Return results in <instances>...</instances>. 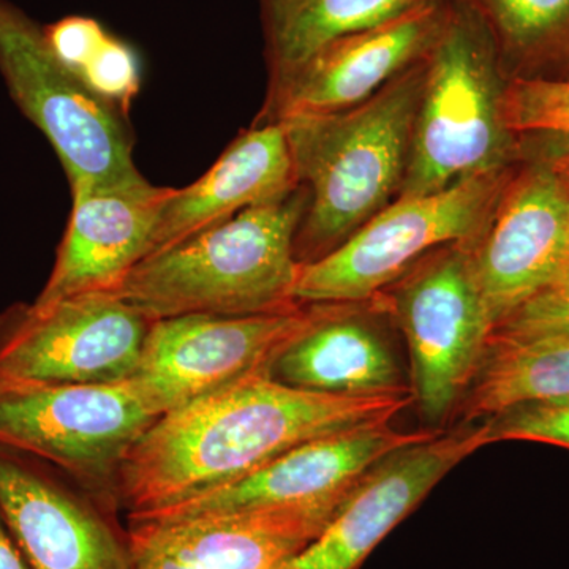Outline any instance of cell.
I'll return each mask as SVG.
<instances>
[{
  "instance_id": "e0dca14e",
  "label": "cell",
  "mask_w": 569,
  "mask_h": 569,
  "mask_svg": "<svg viewBox=\"0 0 569 569\" xmlns=\"http://www.w3.org/2000/svg\"><path fill=\"white\" fill-rule=\"evenodd\" d=\"M317 306L312 323L277 356L269 376L287 387L321 395H411L381 328L383 309L377 298Z\"/></svg>"
},
{
  "instance_id": "9c48e42d",
  "label": "cell",
  "mask_w": 569,
  "mask_h": 569,
  "mask_svg": "<svg viewBox=\"0 0 569 569\" xmlns=\"http://www.w3.org/2000/svg\"><path fill=\"white\" fill-rule=\"evenodd\" d=\"M376 298L406 337L413 403L427 425H441L462 403L493 331L471 241L433 250Z\"/></svg>"
},
{
  "instance_id": "603a6c76",
  "label": "cell",
  "mask_w": 569,
  "mask_h": 569,
  "mask_svg": "<svg viewBox=\"0 0 569 569\" xmlns=\"http://www.w3.org/2000/svg\"><path fill=\"white\" fill-rule=\"evenodd\" d=\"M52 52L97 96L126 107L140 89L134 52L92 18L69 17L43 28Z\"/></svg>"
},
{
  "instance_id": "ba28073f",
  "label": "cell",
  "mask_w": 569,
  "mask_h": 569,
  "mask_svg": "<svg viewBox=\"0 0 569 569\" xmlns=\"http://www.w3.org/2000/svg\"><path fill=\"white\" fill-rule=\"evenodd\" d=\"M377 419L313 438L253 473L173 507L129 516V520H192L250 516L290 523L316 539L356 486L397 449L441 430H406Z\"/></svg>"
},
{
  "instance_id": "5bb4252c",
  "label": "cell",
  "mask_w": 569,
  "mask_h": 569,
  "mask_svg": "<svg viewBox=\"0 0 569 569\" xmlns=\"http://www.w3.org/2000/svg\"><path fill=\"white\" fill-rule=\"evenodd\" d=\"M449 0H430L395 20L329 41L269 82L254 122L350 110L421 61L447 20Z\"/></svg>"
},
{
  "instance_id": "4fadbf2b",
  "label": "cell",
  "mask_w": 569,
  "mask_h": 569,
  "mask_svg": "<svg viewBox=\"0 0 569 569\" xmlns=\"http://www.w3.org/2000/svg\"><path fill=\"white\" fill-rule=\"evenodd\" d=\"M116 512L50 463L0 448V515L31 569H133Z\"/></svg>"
},
{
  "instance_id": "d4e9b609",
  "label": "cell",
  "mask_w": 569,
  "mask_h": 569,
  "mask_svg": "<svg viewBox=\"0 0 569 569\" xmlns=\"http://www.w3.org/2000/svg\"><path fill=\"white\" fill-rule=\"evenodd\" d=\"M489 443L533 441L569 449V402L526 403L486 419Z\"/></svg>"
},
{
  "instance_id": "8fae6325",
  "label": "cell",
  "mask_w": 569,
  "mask_h": 569,
  "mask_svg": "<svg viewBox=\"0 0 569 569\" xmlns=\"http://www.w3.org/2000/svg\"><path fill=\"white\" fill-rule=\"evenodd\" d=\"M317 305L264 316H186L156 320L140 361L126 381L157 418L269 373L305 332Z\"/></svg>"
},
{
  "instance_id": "7402d4cb",
  "label": "cell",
  "mask_w": 569,
  "mask_h": 569,
  "mask_svg": "<svg viewBox=\"0 0 569 569\" xmlns=\"http://www.w3.org/2000/svg\"><path fill=\"white\" fill-rule=\"evenodd\" d=\"M430 0H260L269 82L329 41L376 28Z\"/></svg>"
},
{
  "instance_id": "30bf717a",
  "label": "cell",
  "mask_w": 569,
  "mask_h": 569,
  "mask_svg": "<svg viewBox=\"0 0 569 569\" xmlns=\"http://www.w3.org/2000/svg\"><path fill=\"white\" fill-rule=\"evenodd\" d=\"M520 153L471 260L493 328L569 266V144L519 138Z\"/></svg>"
},
{
  "instance_id": "7c38bea8",
  "label": "cell",
  "mask_w": 569,
  "mask_h": 569,
  "mask_svg": "<svg viewBox=\"0 0 569 569\" xmlns=\"http://www.w3.org/2000/svg\"><path fill=\"white\" fill-rule=\"evenodd\" d=\"M153 320L121 296L17 302L0 312V376L70 385L129 380Z\"/></svg>"
},
{
  "instance_id": "cb8c5ba5",
  "label": "cell",
  "mask_w": 569,
  "mask_h": 569,
  "mask_svg": "<svg viewBox=\"0 0 569 569\" xmlns=\"http://www.w3.org/2000/svg\"><path fill=\"white\" fill-rule=\"evenodd\" d=\"M501 108L516 138H552L569 144V80H509Z\"/></svg>"
},
{
  "instance_id": "3957f363",
  "label": "cell",
  "mask_w": 569,
  "mask_h": 569,
  "mask_svg": "<svg viewBox=\"0 0 569 569\" xmlns=\"http://www.w3.org/2000/svg\"><path fill=\"white\" fill-rule=\"evenodd\" d=\"M307 190L254 206L144 258L118 296L151 320L186 316L249 317L302 306L295 238Z\"/></svg>"
},
{
  "instance_id": "52a82bcc",
  "label": "cell",
  "mask_w": 569,
  "mask_h": 569,
  "mask_svg": "<svg viewBox=\"0 0 569 569\" xmlns=\"http://www.w3.org/2000/svg\"><path fill=\"white\" fill-rule=\"evenodd\" d=\"M511 167L463 179L425 197L397 198L331 253L301 264L296 301H370L433 250L477 241L488 227Z\"/></svg>"
},
{
  "instance_id": "7a4b0ae2",
  "label": "cell",
  "mask_w": 569,
  "mask_h": 569,
  "mask_svg": "<svg viewBox=\"0 0 569 569\" xmlns=\"http://www.w3.org/2000/svg\"><path fill=\"white\" fill-rule=\"evenodd\" d=\"M426 77V56L365 103L284 127L307 206L295 257L309 264L343 244L399 197Z\"/></svg>"
},
{
  "instance_id": "484cf974",
  "label": "cell",
  "mask_w": 569,
  "mask_h": 569,
  "mask_svg": "<svg viewBox=\"0 0 569 569\" xmlns=\"http://www.w3.org/2000/svg\"><path fill=\"white\" fill-rule=\"evenodd\" d=\"M497 336H569V266L552 284L493 328Z\"/></svg>"
},
{
  "instance_id": "8992f818",
  "label": "cell",
  "mask_w": 569,
  "mask_h": 569,
  "mask_svg": "<svg viewBox=\"0 0 569 569\" xmlns=\"http://www.w3.org/2000/svg\"><path fill=\"white\" fill-rule=\"evenodd\" d=\"M132 388L0 376V448L43 460L104 507L121 509L119 478L157 421Z\"/></svg>"
},
{
  "instance_id": "ac0fdd59",
  "label": "cell",
  "mask_w": 569,
  "mask_h": 569,
  "mask_svg": "<svg viewBox=\"0 0 569 569\" xmlns=\"http://www.w3.org/2000/svg\"><path fill=\"white\" fill-rule=\"evenodd\" d=\"M298 187L282 123L254 122L234 138L197 182L186 189H171L148 257L181 244L246 209L282 200Z\"/></svg>"
},
{
  "instance_id": "6da1fadb",
  "label": "cell",
  "mask_w": 569,
  "mask_h": 569,
  "mask_svg": "<svg viewBox=\"0 0 569 569\" xmlns=\"http://www.w3.org/2000/svg\"><path fill=\"white\" fill-rule=\"evenodd\" d=\"M413 396L347 397L287 387L269 373L170 411L130 449L119 503L148 515L246 478L306 441L395 419Z\"/></svg>"
},
{
  "instance_id": "2e32d148",
  "label": "cell",
  "mask_w": 569,
  "mask_h": 569,
  "mask_svg": "<svg viewBox=\"0 0 569 569\" xmlns=\"http://www.w3.org/2000/svg\"><path fill=\"white\" fill-rule=\"evenodd\" d=\"M170 187L89 189L71 192L69 223L48 282L36 301L118 293L151 252Z\"/></svg>"
},
{
  "instance_id": "d6986e66",
  "label": "cell",
  "mask_w": 569,
  "mask_h": 569,
  "mask_svg": "<svg viewBox=\"0 0 569 569\" xmlns=\"http://www.w3.org/2000/svg\"><path fill=\"white\" fill-rule=\"evenodd\" d=\"M559 402H569V336L492 335L460 410L470 425L512 407Z\"/></svg>"
},
{
  "instance_id": "ffe728a7",
  "label": "cell",
  "mask_w": 569,
  "mask_h": 569,
  "mask_svg": "<svg viewBox=\"0 0 569 569\" xmlns=\"http://www.w3.org/2000/svg\"><path fill=\"white\" fill-rule=\"evenodd\" d=\"M198 569H290L312 539L280 520L230 516L192 520H129Z\"/></svg>"
},
{
  "instance_id": "4316f807",
  "label": "cell",
  "mask_w": 569,
  "mask_h": 569,
  "mask_svg": "<svg viewBox=\"0 0 569 569\" xmlns=\"http://www.w3.org/2000/svg\"><path fill=\"white\" fill-rule=\"evenodd\" d=\"M133 569H198L141 527L129 526Z\"/></svg>"
},
{
  "instance_id": "83f0119b",
  "label": "cell",
  "mask_w": 569,
  "mask_h": 569,
  "mask_svg": "<svg viewBox=\"0 0 569 569\" xmlns=\"http://www.w3.org/2000/svg\"><path fill=\"white\" fill-rule=\"evenodd\" d=\"M0 569H31L0 515Z\"/></svg>"
},
{
  "instance_id": "5b68a950",
  "label": "cell",
  "mask_w": 569,
  "mask_h": 569,
  "mask_svg": "<svg viewBox=\"0 0 569 569\" xmlns=\"http://www.w3.org/2000/svg\"><path fill=\"white\" fill-rule=\"evenodd\" d=\"M0 73L22 114L58 153L71 192L151 186L134 164L119 107L63 66L43 28L9 0H0Z\"/></svg>"
},
{
  "instance_id": "44dd1931",
  "label": "cell",
  "mask_w": 569,
  "mask_h": 569,
  "mask_svg": "<svg viewBox=\"0 0 569 569\" xmlns=\"http://www.w3.org/2000/svg\"><path fill=\"white\" fill-rule=\"evenodd\" d=\"M485 28L507 80H569V0H456Z\"/></svg>"
},
{
  "instance_id": "9a60e30c",
  "label": "cell",
  "mask_w": 569,
  "mask_h": 569,
  "mask_svg": "<svg viewBox=\"0 0 569 569\" xmlns=\"http://www.w3.org/2000/svg\"><path fill=\"white\" fill-rule=\"evenodd\" d=\"M488 445L489 429L482 422L391 452L370 468L290 569H359L449 471Z\"/></svg>"
},
{
  "instance_id": "277c9868",
  "label": "cell",
  "mask_w": 569,
  "mask_h": 569,
  "mask_svg": "<svg viewBox=\"0 0 569 569\" xmlns=\"http://www.w3.org/2000/svg\"><path fill=\"white\" fill-rule=\"evenodd\" d=\"M507 78L481 22L456 0L426 54V77L399 197L440 192L505 170L520 140L503 119Z\"/></svg>"
}]
</instances>
